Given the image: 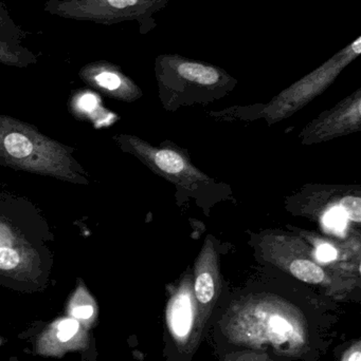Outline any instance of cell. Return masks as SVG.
<instances>
[{
	"label": "cell",
	"mask_w": 361,
	"mask_h": 361,
	"mask_svg": "<svg viewBox=\"0 0 361 361\" xmlns=\"http://www.w3.org/2000/svg\"><path fill=\"white\" fill-rule=\"evenodd\" d=\"M81 80L95 90L117 101H136L142 91L131 78L123 73L119 66L106 61L87 63L78 72Z\"/></svg>",
	"instance_id": "30bf717a"
},
{
	"label": "cell",
	"mask_w": 361,
	"mask_h": 361,
	"mask_svg": "<svg viewBox=\"0 0 361 361\" xmlns=\"http://www.w3.org/2000/svg\"><path fill=\"white\" fill-rule=\"evenodd\" d=\"M286 271L301 281L309 284H329L331 282L326 271L309 258H296L286 263Z\"/></svg>",
	"instance_id": "5bb4252c"
},
{
	"label": "cell",
	"mask_w": 361,
	"mask_h": 361,
	"mask_svg": "<svg viewBox=\"0 0 361 361\" xmlns=\"http://www.w3.org/2000/svg\"><path fill=\"white\" fill-rule=\"evenodd\" d=\"M324 224L332 231H341L345 229L348 223V218L341 207H334L329 210L324 218Z\"/></svg>",
	"instance_id": "ac0fdd59"
},
{
	"label": "cell",
	"mask_w": 361,
	"mask_h": 361,
	"mask_svg": "<svg viewBox=\"0 0 361 361\" xmlns=\"http://www.w3.org/2000/svg\"><path fill=\"white\" fill-rule=\"evenodd\" d=\"M91 331L68 316L53 320L44 324V328L34 337V355L61 358L66 354L80 352L82 360L85 361L89 349H95Z\"/></svg>",
	"instance_id": "ba28073f"
},
{
	"label": "cell",
	"mask_w": 361,
	"mask_h": 361,
	"mask_svg": "<svg viewBox=\"0 0 361 361\" xmlns=\"http://www.w3.org/2000/svg\"><path fill=\"white\" fill-rule=\"evenodd\" d=\"M339 207L343 210L348 220L361 222V199L358 195H347L339 202Z\"/></svg>",
	"instance_id": "e0dca14e"
},
{
	"label": "cell",
	"mask_w": 361,
	"mask_h": 361,
	"mask_svg": "<svg viewBox=\"0 0 361 361\" xmlns=\"http://www.w3.org/2000/svg\"><path fill=\"white\" fill-rule=\"evenodd\" d=\"M54 233L27 197L0 190V286L44 293L52 282Z\"/></svg>",
	"instance_id": "6da1fadb"
},
{
	"label": "cell",
	"mask_w": 361,
	"mask_h": 361,
	"mask_svg": "<svg viewBox=\"0 0 361 361\" xmlns=\"http://www.w3.org/2000/svg\"><path fill=\"white\" fill-rule=\"evenodd\" d=\"M8 361H19V360L16 357V356H12V357H11Z\"/></svg>",
	"instance_id": "7402d4cb"
},
{
	"label": "cell",
	"mask_w": 361,
	"mask_h": 361,
	"mask_svg": "<svg viewBox=\"0 0 361 361\" xmlns=\"http://www.w3.org/2000/svg\"><path fill=\"white\" fill-rule=\"evenodd\" d=\"M123 152L139 159L150 171L177 186L192 188L201 182H208L207 176L195 169L186 157L167 148H156L139 137L119 135L114 137Z\"/></svg>",
	"instance_id": "52a82bcc"
},
{
	"label": "cell",
	"mask_w": 361,
	"mask_h": 361,
	"mask_svg": "<svg viewBox=\"0 0 361 361\" xmlns=\"http://www.w3.org/2000/svg\"><path fill=\"white\" fill-rule=\"evenodd\" d=\"M25 37V33L14 23L6 6L0 0V38L6 42H17Z\"/></svg>",
	"instance_id": "2e32d148"
},
{
	"label": "cell",
	"mask_w": 361,
	"mask_h": 361,
	"mask_svg": "<svg viewBox=\"0 0 361 361\" xmlns=\"http://www.w3.org/2000/svg\"><path fill=\"white\" fill-rule=\"evenodd\" d=\"M226 361H273L266 355L256 353H237V355L227 358Z\"/></svg>",
	"instance_id": "ffe728a7"
},
{
	"label": "cell",
	"mask_w": 361,
	"mask_h": 361,
	"mask_svg": "<svg viewBox=\"0 0 361 361\" xmlns=\"http://www.w3.org/2000/svg\"><path fill=\"white\" fill-rule=\"evenodd\" d=\"M66 316L93 330L97 322V305L82 279H78L66 305Z\"/></svg>",
	"instance_id": "4fadbf2b"
},
{
	"label": "cell",
	"mask_w": 361,
	"mask_h": 361,
	"mask_svg": "<svg viewBox=\"0 0 361 361\" xmlns=\"http://www.w3.org/2000/svg\"><path fill=\"white\" fill-rule=\"evenodd\" d=\"M160 97L167 103L214 99L232 90L237 80L222 68L179 54H161L155 61Z\"/></svg>",
	"instance_id": "277c9868"
},
{
	"label": "cell",
	"mask_w": 361,
	"mask_h": 361,
	"mask_svg": "<svg viewBox=\"0 0 361 361\" xmlns=\"http://www.w3.org/2000/svg\"><path fill=\"white\" fill-rule=\"evenodd\" d=\"M199 305L189 281H184L170 299L167 324L174 341L180 347H190L201 326Z\"/></svg>",
	"instance_id": "8fae6325"
},
{
	"label": "cell",
	"mask_w": 361,
	"mask_h": 361,
	"mask_svg": "<svg viewBox=\"0 0 361 361\" xmlns=\"http://www.w3.org/2000/svg\"><path fill=\"white\" fill-rule=\"evenodd\" d=\"M225 333L245 347H271L284 355H299L309 345V330L300 311L281 298L256 296L235 305L225 318Z\"/></svg>",
	"instance_id": "7a4b0ae2"
},
{
	"label": "cell",
	"mask_w": 361,
	"mask_h": 361,
	"mask_svg": "<svg viewBox=\"0 0 361 361\" xmlns=\"http://www.w3.org/2000/svg\"><path fill=\"white\" fill-rule=\"evenodd\" d=\"M76 150L47 137L29 123L0 114V165L76 185L90 178L74 158Z\"/></svg>",
	"instance_id": "3957f363"
},
{
	"label": "cell",
	"mask_w": 361,
	"mask_h": 361,
	"mask_svg": "<svg viewBox=\"0 0 361 361\" xmlns=\"http://www.w3.org/2000/svg\"><path fill=\"white\" fill-rule=\"evenodd\" d=\"M316 257L321 262H332V261L336 260L337 250L331 244H321L317 248Z\"/></svg>",
	"instance_id": "d6986e66"
},
{
	"label": "cell",
	"mask_w": 361,
	"mask_h": 361,
	"mask_svg": "<svg viewBox=\"0 0 361 361\" xmlns=\"http://www.w3.org/2000/svg\"><path fill=\"white\" fill-rule=\"evenodd\" d=\"M360 52L361 37L358 36L317 69L277 95L262 111L267 122L269 124L281 122L305 107L309 102L322 94L336 80L341 71L360 56Z\"/></svg>",
	"instance_id": "8992f818"
},
{
	"label": "cell",
	"mask_w": 361,
	"mask_h": 361,
	"mask_svg": "<svg viewBox=\"0 0 361 361\" xmlns=\"http://www.w3.org/2000/svg\"><path fill=\"white\" fill-rule=\"evenodd\" d=\"M220 288V261L211 237H207L195 263L194 293L199 307L209 311L218 297Z\"/></svg>",
	"instance_id": "7c38bea8"
},
{
	"label": "cell",
	"mask_w": 361,
	"mask_h": 361,
	"mask_svg": "<svg viewBox=\"0 0 361 361\" xmlns=\"http://www.w3.org/2000/svg\"><path fill=\"white\" fill-rule=\"evenodd\" d=\"M170 0H46L45 12L61 18L88 21L97 25L139 23L142 35L157 27L155 13L167 8Z\"/></svg>",
	"instance_id": "5b68a950"
},
{
	"label": "cell",
	"mask_w": 361,
	"mask_h": 361,
	"mask_svg": "<svg viewBox=\"0 0 361 361\" xmlns=\"http://www.w3.org/2000/svg\"><path fill=\"white\" fill-rule=\"evenodd\" d=\"M361 128V89L343 99L330 111L309 123L301 133L304 144L329 141Z\"/></svg>",
	"instance_id": "9c48e42d"
},
{
	"label": "cell",
	"mask_w": 361,
	"mask_h": 361,
	"mask_svg": "<svg viewBox=\"0 0 361 361\" xmlns=\"http://www.w3.org/2000/svg\"><path fill=\"white\" fill-rule=\"evenodd\" d=\"M36 63L37 57L29 49L0 38V63L8 67L27 68Z\"/></svg>",
	"instance_id": "9a60e30c"
},
{
	"label": "cell",
	"mask_w": 361,
	"mask_h": 361,
	"mask_svg": "<svg viewBox=\"0 0 361 361\" xmlns=\"http://www.w3.org/2000/svg\"><path fill=\"white\" fill-rule=\"evenodd\" d=\"M360 341H356L343 356L341 361H361Z\"/></svg>",
	"instance_id": "44dd1931"
}]
</instances>
